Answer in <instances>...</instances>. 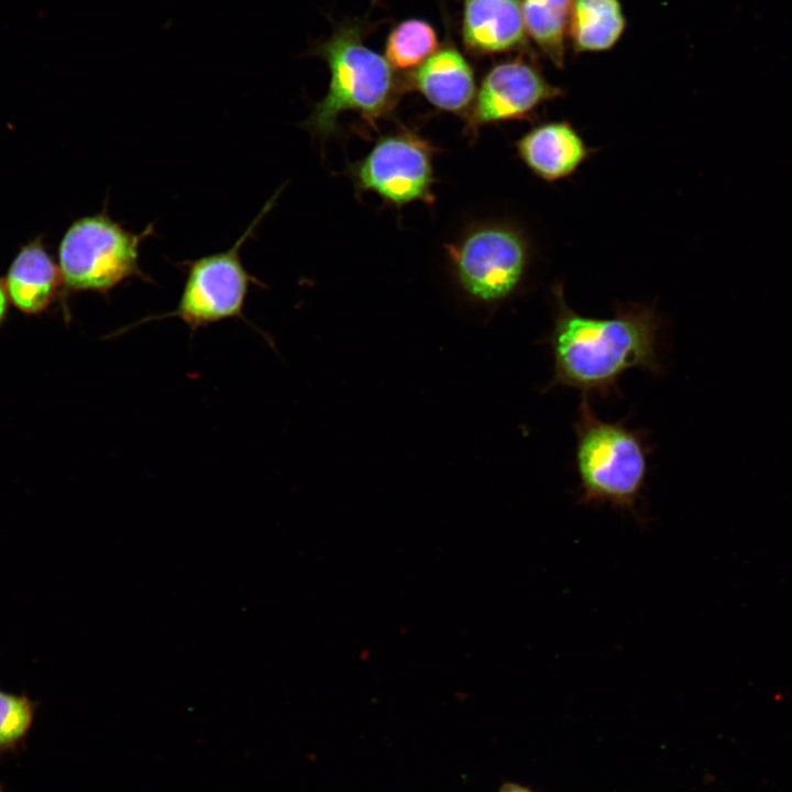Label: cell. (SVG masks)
<instances>
[{"mask_svg": "<svg viewBox=\"0 0 792 792\" xmlns=\"http://www.w3.org/2000/svg\"><path fill=\"white\" fill-rule=\"evenodd\" d=\"M553 324L546 338L553 361L548 387L609 397L629 370L653 375L662 371L658 355L662 318L644 304L618 305L613 316H583L569 307L561 285L552 287Z\"/></svg>", "mask_w": 792, "mask_h": 792, "instance_id": "6da1fadb", "label": "cell"}, {"mask_svg": "<svg viewBox=\"0 0 792 792\" xmlns=\"http://www.w3.org/2000/svg\"><path fill=\"white\" fill-rule=\"evenodd\" d=\"M362 38L360 25L340 26L317 51L329 66L330 84L302 127L320 140L337 132L338 119L345 111L375 124L396 106L400 84L392 65Z\"/></svg>", "mask_w": 792, "mask_h": 792, "instance_id": "7a4b0ae2", "label": "cell"}, {"mask_svg": "<svg viewBox=\"0 0 792 792\" xmlns=\"http://www.w3.org/2000/svg\"><path fill=\"white\" fill-rule=\"evenodd\" d=\"M573 428L580 501L632 510L646 483L651 453L644 430L600 419L585 394Z\"/></svg>", "mask_w": 792, "mask_h": 792, "instance_id": "3957f363", "label": "cell"}, {"mask_svg": "<svg viewBox=\"0 0 792 792\" xmlns=\"http://www.w3.org/2000/svg\"><path fill=\"white\" fill-rule=\"evenodd\" d=\"M154 230L152 222L132 232L105 209L73 221L57 250L64 290L108 296L131 278L151 282L140 266V245Z\"/></svg>", "mask_w": 792, "mask_h": 792, "instance_id": "277c9868", "label": "cell"}, {"mask_svg": "<svg viewBox=\"0 0 792 792\" xmlns=\"http://www.w3.org/2000/svg\"><path fill=\"white\" fill-rule=\"evenodd\" d=\"M278 195L279 191H276L266 201L232 246L226 251L178 263L184 267L185 282L175 309L145 317L134 322V326L164 318H177L195 332L201 327L226 319H243L250 286L264 287V285L244 267L241 249L254 237L260 222L271 210Z\"/></svg>", "mask_w": 792, "mask_h": 792, "instance_id": "5b68a950", "label": "cell"}, {"mask_svg": "<svg viewBox=\"0 0 792 792\" xmlns=\"http://www.w3.org/2000/svg\"><path fill=\"white\" fill-rule=\"evenodd\" d=\"M461 292L474 304L494 308L519 293L531 264V245L517 227L493 222L471 230L449 246Z\"/></svg>", "mask_w": 792, "mask_h": 792, "instance_id": "8992f818", "label": "cell"}, {"mask_svg": "<svg viewBox=\"0 0 792 792\" xmlns=\"http://www.w3.org/2000/svg\"><path fill=\"white\" fill-rule=\"evenodd\" d=\"M432 154L431 144L411 131L387 134L352 167V177L359 190L374 193L395 207L432 204Z\"/></svg>", "mask_w": 792, "mask_h": 792, "instance_id": "52a82bcc", "label": "cell"}, {"mask_svg": "<svg viewBox=\"0 0 792 792\" xmlns=\"http://www.w3.org/2000/svg\"><path fill=\"white\" fill-rule=\"evenodd\" d=\"M563 95L531 62L517 57L496 64L483 78L466 114V132L475 136L487 124L528 120Z\"/></svg>", "mask_w": 792, "mask_h": 792, "instance_id": "ba28073f", "label": "cell"}, {"mask_svg": "<svg viewBox=\"0 0 792 792\" xmlns=\"http://www.w3.org/2000/svg\"><path fill=\"white\" fill-rule=\"evenodd\" d=\"M516 150L527 168L547 183L573 175L592 152L565 120L535 125L516 141Z\"/></svg>", "mask_w": 792, "mask_h": 792, "instance_id": "9c48e42d", "label": "cell"}, {"mask_svg": "<svg viewBox=\"0 0 792 792\" xmlns=\"http://www.w3.org/2000/svg\"><path fill=\"white\" fill-rule=\"evenodd\" d=\"M462 37L482 55L526 47L521 0H464Z\"/></svg>", "mask_w": 792, "mask_h": 792, "instance_id": "30bf717a", "label": "cell"}, {"mask_svg": "<svg viewBox=\"0 0 792 792\" xmlns=\"http://www.w3.org/2000/svg\"><path fill=\"white\" fill-rule=\"evenodd\" d=\"M10 304L25 315H40L55 301L63 287L58 264L37 237L24 244L3 278Z\"/></svg>", "mask_w": 792, "mask_h": 792, "instance_id": "8fae6325", "label": "cell"}, {"mask_svg": "<svg viewBox=\"0 0 792 792\" xmlns=\"http://www.w3.org/2000/svg\"><path fill=\"white\" fill-rule=\"evenodd\" d=\"M413 86L436 108L461 112L475 98L473 69L453 47L432 54L411 76Z\"/></svg>", "mask_w": 792, "mask_h": 792, "instance_id": "7c38bea8", "label": "cell"}, {"mask_svg": "<svg viewBox=\"0 0 792 792\" xmlns=\"http://www.w3.org/2000/svg\"><path fill=\"white\" fill-rule=\"evenodd\" d=\"M619 0H574L568 38L575 53H600L613 48L626 30Z\"/></svg>", "mask_w": 792, "mask_h": 792, "instance_id": "4fadbf2b", "label": "cell"}, {"mask_svg": "<svg viewBox=\"0 0 792 792\" xmlns=\"http://www.w3.org/2000/svg\"><path fill=\"white\" fill-rule=\"evenodd\" d=\"M574 0H521L527 36L558 68L565 63V47Z\"/></svg>", "mask_w": 792, "mask_h": 792, "instance_id": "5bb4252c", "label": "cell"}, {"mask_svg": "<svg viewBox=\"0 0 792 792\" xmlns=\"http://www.w3.org/2000/svg\"><path fill=\"white\" fill-rule=\"evenodd\" d=\"M437 48L438 37L433 26L424 20L410 19L392 30L385 53L394 68L407 70L420 66Z\"/></svg>", "mask_w": 792, "mask_h": 792, "instance_id": "9a60e30c", "label": "cell"}, {"mask_svg": "<svg viewBox=\"0 0 792 792\" xmlns=\"http://www.w3.org/2000/svg\"><path fill=\"white\" fill-rule=\"evenodd\" d=\"M36 705L26 695L0 690V757L16 754L25 745Z\"/></svg>", "mask_w": 792, "mask_h": 792, "instance_id": "2e32d148", "label": "cell"}, {"mask_svg": "<svg viewBox=\"0 0 792 792\" xmlns=\"http://www.w3.org/2000/svg\"><path fill=\"white\" fill-rule=\"evenodd\" d=\"M9 304H10V300H9L8 293L6 290L3 279H0V327L2 326V323L4 322V320L7 318Z\"/></svg>", "mask_w": 792, "mask_h": 792, "instance_id": "e0dca14e", "label": "cell"}, {"mask_svg": "<svg viewBox=\"0 0 792 792\" xmlns=\"http://www.w3.org/2000/svg\"><path fill=\"white\" fill-rule=\"evenodd\" d=\"M499 792H530V791L525 788L515 785V784H507Z\"/></svg>", "mask_w": 792, "mask_h": 792, "instance_id": "ac0fdd59", "label": "cell"}, {"mask_svg": "<svg viewBox=\"0 0 792 792\" xmlns=\"http://www.w3.org/2000/svg\"><path fill=\"white\" fill-rule=\"evenodd\" d=\"M0 792H4L3 785L0 784Z\"/></svg>", "mask_w": 792, "mask_h": 792, "instance_id": "d6986e66", "label": "cell"}]
</instances>
